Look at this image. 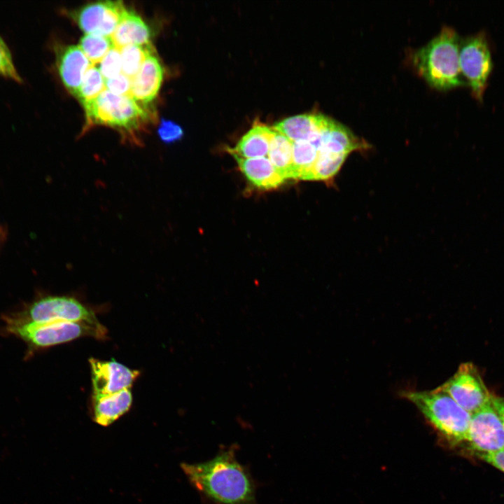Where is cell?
<instances>
[{
  "label": "cell",
  "instance_id": "6da1fadb",
  "mask_svg": "<svg viewBox=\"0 0 504 504\" xmlns=\"http://www.w3.org/2000/svg\"><path fill=\"white\" fill-rule=\"evenodd\" d=\"M234 447L201 463H183L190 484L216 504H254L255 488L248 470L236 458Z\"/></svg>",
  "mask_w": 504,
  "mask_h": 504
},
{
  "label": "cell",
  "instance_id": "7a4b0ae2",
  "mask_svg": "<svg viewBox=\"0 0 504 504\" xmlns=\"http://www.w3.org/2000/svg\"><path fill=\"white\" fill-rule=\"evenodd\" d=\"M460 40L456 31L444 27L413 56L414 66L431 87L446 90L465 84L459 65Z\"/></svg>",
  "mask_w": 504,
  "mask_h": 504
},
{
  "label": "cell",
  "instance_id": "3957f363",
  "mask_svg": "<svg viewBox=\"0 0 504 504\" xmlns=\"http://www.w3.org/2000/svg\"><path fill=\"white\" fill-rule=\"evenodd\" d=\"M443 436L454 441H466L472 414L458 405L439 387L431 391L402 393Z\"/></svg>",
  "mask_w": 504,
  "mask_h": 504
},
{
  "label": "cell",
  "instance_id": "277c9868",
  "mask_svg": "<svg viewBox=\"0 0 504 504\" xmlns=\"http://www.w3.org/2000/svg\"><path fill=\"white\" fill-rule=\"evenodd\" d=\"M87 125H101L129 134L132 141L139 143L134 132L150 117L147 106L130 95L118 96L104 90L97 97L83 105Z\"/></svg>",
  "mask_w": 504,
  "mask_h": 504
},
{
  "label": "cell",
  "instance_id": "5b68a950",
  "mask_svg": "<svg viewBox=\"0 0 504 504\" xmlns=\"http://www.w3.org/2000/svg\"><path fill=\"white\" fill-rule=\"evenodd\" d=\"M4 329L10 335L24 342L30 350L50 347L83 336H105L106 330L84 323L51 321L18 322L4 316Z\"/></svg>",
  "mask_w": 504,
  "mask_h": 504
},
{
  "label": "cell",
  "instance_id": "8992f818",
  "mask_svg": "<svg viewBox=\"0 0 504 504\" xmlns=\"http://www.w3.org/2000/svg\"><path fill=\"white\" fill-rule=\"evenodd\" d=\"M18 322L68 321L84 323L106 330L94 312L74 298L48 295L29 303L18 313L5 316Z\"/></svg>",
  "mask_w": 504,
  "mask_h": 504
},
{
  "label": "cell",
  "instance_id": "52a82bcc",
  "mask_svg": "<svg viewBox=\"0 0 504 504\" xmlns=\"http://www.w3.org/2000/svg\"><path fill=\"white\" fill-rule=\"evenodd\" d=\"M459 65L466 78L472 96L482 102L493 69L490 49L486 34L481 31L460 42Z\"/></svg>",
  "mask_w": 504,
  "mask_h": 504
},
{
  "label": "cell",
  "instance_id": "ba28073f",
  "mask_svg": "<svg viewBox=\"0 0 504 504\" xmlns=\"http://www.w3.org/2000/svg\"><path fill=\"white\" fill-rule=\"evenodd\" d=\"M439 388L471 414L490 402L492 395L475 366L470 363L461 364L456 373Z\"/></svg>",
  "mask_w": 504,
  "mask_h": 504
},
{
  "label": "cell",
  "instance_id": "9c48e42d",
  "mask_svg": "<svg viewBox=\"0 0 504 504\" xmlns=\"http://www.w3.org/2000/svg\"><path fill=\"white\" fill-rule=\"evenodd\" d=\"M466 441L476 454L504 450V426L491 400L472 414Z\"/></svg>",
  "mask_w": 504,
  "mask_h": 504
},
{
  "label": "cell",
  "instance_id": "30bf717a",
  "mask_svg": "<svg viewBox=\"0 0 504 504\" xmlns=\"http://www.w3.org/2000/svg\"><path fill=\"white\" fill-rule=\"evenodd\" d=\"M91 368L93 398L102 397L130 388L139 372L115 361L89 360Z\"/></svg>",
  "mask_w": 504,
  "mask_h": 504
},
{
  "label": "cell",
  "instance_id": "8fae6325",
  "mask_svg": "<svg viewBox=\"0 0 504 504\" xmlns=\"http://www.w3.org/2000/svg\"><path fill=\"white\" fill-rule=\"evenodd\" d=\"M55 52L59 76L67 90L76 96L86 71L94 64L78 46H57Z\"/></svg>",
  "mask_w": 504,
  "mask_h": 504
},
{
  "label": "cell",
  "instance_id": "7c38bea8",
  "mask_svg": "<svg viewBox=\"0 0 504 504\" xmlns=\"http://www.w3.org/2000/svg\"><path fill=\"white\" fill-rule=\"evenodd\" d=\"M152 51L140 71L132 80L130 96L139 104L148 106L158 95L163 80V69Z\"/></svg>",
  "mask_w": 504,
  "mask_h": 504
},
{
  "label": "cell",
  "instance_id": "4fadbf2b",
  "mask_svg": "<svg viewBox=\"0 0 504 504\" xmlns=\"http://www.w3.org/2000/svg\"><path fill=\"white\" fill-rule=\"evenodd\" d=\"M329 119L321 113H304L286 118L272 128L292 142L311 141L322 131Z\"/></svg>",
  "mask_w": 504,
  "mask_h": 504
},
{
  "label": "cell",
  "instance_id": "5bb4252c",
  "mask_svg": "<svg viewBox=\"0 0 504 504\" xmlns=\"http://www.w3.org/2000/svg\"><path fill=\"white\" fill-rule=\"evenodd\" d=\"M274 131L272 127L256 120L236 145L233 148L228 147L227 151L242 158L267 157Z\"/></svg>",
  "mask_w": 504,
  "mask_h": 504
},
{
  "label": "cell",
  "instance_id": "9a60e30c",
  "mask_svg": "<svg viewBox=\"0 0 504 504\" xmlns=\"http://www.w3.org/2000/svg\"><path fill=\"white\" fill-rule=\"evenodd\" d=\"M231 155L237 161L242 174L257 188L265 190L276 188L285 181L267 157L242 158Z\"/></svg>",
  "mask_w": 504,
  "mask_h": 504
},
{
  "label": "cell",
  "instance_id": "2e32d148",
  "mask_svg": "<svg viewBox=\"0 0 504 504\" xmlns=\"http://www.w3.org/2000/svg\"><path fill=\"white\" fill-rule=\"evenodd\" d=\"M150 31L135 12L127 9L111 36L113 46L120 49L130 45H150Z\"/></svg>",
  "mask_w": 504,
  "mask_h": 504
},
{
  "label": "cell",
  "instance_id": "e0dca14e",
  "mask_svg": "<svg viewBox=\"0 0 504 504\" xmlns=\"http://www.w3.org/2000/svg\"><path fill=\"white\" fill-rule=\"evenodd\" d=\"M132 402L130 388L98 398H92V412L94 421L102 426H108L128 412Z\"/></svg>",
  "mask_w": 504,
  "mask_h": 504
},
{
  "label": "cell",
  "instance_id": "ac0fdd59",
  "mask_svg": "<svg viewBox=\"0 0 504 504\" xmlns=\"http://www.w3.org/2000/svg\"><path fill=\"white\" fill-rule=\"evenodd\" d=\"M267 158L285 180L290 178L293 161L292 141L274 130L271 139Z\"/></svg>",
  "mask_w": 504,
  "mask_h": 504
},
{
  "label": "cell",
  "instance_id": "d6986e66",
  "mask_svg": "<svg viewBox=\"0 0 504 504\" xmlns=\"http://www.w3.org/2000/svg\"><path fill=\"white\" fill-rule=\"evenodd\" d=\"M107 1L85 5L71 14L80 29L87 34H97L104 21Z\"/></svg>",
  "mask_w": 504,
  "mask_h": 504
},
{
  "label": "cell",
  "instance_id": "ffe728a7",
  "mask_svg": "<svg viewBox=\"0 0 504 504\" xmlns=\"http://www.w3.org/2000/svg\"><path fill=\"white\" fill-rule=\"evenodd\" d=\"M120 51L122 73L132 80L139 73L147 56L153 49L151 44L130 45L121 48Z\"/></svg>",
  "mask_w": 504,
  "mask_h": 504
},
{
  "label": "cell",
  "instance_id": "44dd1931",
  "mask_svg": "<svg viewBox=\"0 0 504 504\" xmlns=\"http://www.w3.org/2000/svg\"><path fill=\"white\" fill-rule=\"evenodd\" d=\"M78 47L90 62H101L108 51L113 47L111 37L97 34H85L80 40Z\"/></svg>",
  "mask_w": 504,
  "mask_h": 504
},
{
  "label": "cell",
  "instance_id": "7402d4cb",
  "mask_svg": "<svg viewBox=\"0 0 504 504\" xmlns=\"http://www.w3.org/2000/svg\"><path fill=\"white\" fill-rule=\"evenodd\" d=\"M105 89V79L99 69L92 65L86 71L76 97L84 105L97 97Z\"/></svg>",
  "mask_w": 504,
  "mask_h": 504
},
{
  "label": "cell",
  "instance_id": "603a6c76",
  "mask_svg": "<svg viewBox=\"0 0 504 504\" xmlns=\"http://www.w3.org/2000/svg\"><path fill=\"white\" fill-rule=\"evenodd\" d=\"M0 76L11 79L17 83L23 82L13 62L9 47L0 35Z\"/></svg>",
  "mask_w": 504,
  "mask_h": 504
},
{
  "label": "cell",
  "instance_id": "cb8c5ba5",
  "mask_svg": "<svg viewBox=\"0 0 504 504\" xmlns=\"http://www.w3.org/2000/svg\"><path fill=\"white\" fill-rule=\"evenodd\" d=\"M105 80L113 78L122 73L120 49L113 47L100 62L99 68Z\"/></svg>",
  "mask_w": 504,
  "mask_h": 504
},
{
  "label": "cell",
  "instance_id": "d4e9b609",
  "mask_svg": "<svg viewBox=\"0 0 504 504\" xmlns=\"http://www.w3.org/2000/svg\"><path fill=\"white\" fill-rule=\"evenodd\" d=\"M158 134L163 142L171 144L180 140L183 136V131L178 124L162 118L158 127Z\"/></svg>",
  "mask_w": 504,
  "mask_h": 504
},
{
  "label": "cell",
  "instance_id": "484cf974",
  "mask_svg": "<svg viewBox=\"0 0 504 504\" xmlns=\"http://www.w3.org/2000/svg\"><path fill=\"white\" fill-rule=\"evenodd\" d=\"M131 83V79L121 73L113 78L105 80V88L115 95H130Z\"/></svg>",
  "mask_w": 504,
  "mask_h": 504
},
{
  "label": "cell",
  "instance_id": "4316f807",
  "mask_svg": "<svg viewBox=\"0 0 504 504\" xmlns=\"http://www.w3.org/2000/svg\"><path fill=\"white\" fill-rule=\"evenodd\" d=\"M477 454L481 459L504 472V450Z\"/></svg>",
  "mask_w": 504,
  "mask_h": 504
},
{
  "label": "cell",
  "instance_id": "83f0119b",
  "mask_svg": "<svg viewBox=\"0 0 504 504\" xmlns=\"http://www.w3.org/2000/svg\"><path fill=\"white\" fill-rule=\"evenodd\" d=\"M491 402L504 426V397L491 395Z\"/></svg>",
  "mask_w": 504,
  "mask_h": 504
}]
</instances>
